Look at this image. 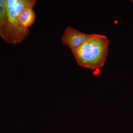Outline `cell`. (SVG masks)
Wrapping results in <instances>:
<instances>
[{"label":"cell","mask_w":133,"mask_h":133,"mask_svg":"<svg viewBox=\"0 0 133 133\" xmlns=\"http://www.w3.org/2000/svg\"><path fill=\"white\" fill-rule=\"evenodd\" d=\"M109 45L107 36L93 34L85 43L71 52L79 66L95 70L104 66Z\"/></svg>","instance_id":"6da1fadb"},{"label":"cell","mask_w":133,"mask_h":133,"mask_svg":"<svg viewBox=\"0 0 133 133\" xmlns=\"http://www.w3.org/2000/svg\"><path fill=\"white\" fill-rule=\"evenodd\" d=\"M6 16L0 29V37L8 44H15L22 42L30 34L29 29L23 28L19 23L18 15L27 6L34 8L35 0H5Z\"/></svg>","instance_id":"7a4b0ae2"},{"label":"cell","mask_w":133,"mask_h":133,"mask_svg":"<svg viewBox=\"0 0 133 133\" xmlns=\"http://www.w3.org/2000/svg\"><path fill=\"white\" fill-rule=\"evenodd\" d=\"M92 34H87L72 28L66 27L63 34L61 41L62 44L73 50L79 47L90 38Z\"/></svg>","instance_id":"3957f363"},{"label":"cell","mask_w":133,"mask_h":133,"mask_svg":"<svg viewBox=\"0 0 133 133\" xmlns=\"http://www.w3.org/2000/svg\"><path fill=\"white\" fill-rule=\"evenodd\" d=\"M20 25L24 28L29 29L33 25L36 20V14L33 7L27 6L22 10L18 15Z\"/></svg>","instance_id":"277c9868"},{"label":"cell","mask_w":133,"mask_h":133,"mask_svg":"<svg viewBox=\"0 0 133 133\" xmlns=\"http://www.w3.org/2000/svg\"><path fill=\"white\" fill-rule=\"evenodd\" d=\"M6 16L5 0H0V29L5 22Z\"/></svg>","instance_id":"5b68a950"},{"label":"cell","mask_w":133,"mask_h":133,"mask_svg":"<svg viewBox=\"0 0 133 133\" xmlns=\"http://www.w3.org/2000/svg\"><path fill=\"white\" fill-rule=\"evenodd\" d=\"M132 2H133V0H132Z\"/></svg>","instance_id":"8992f818"}]
</instances>
